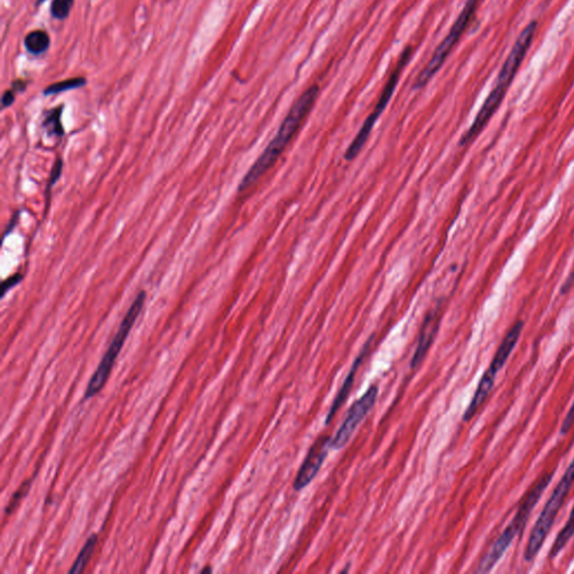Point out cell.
I'll return each instance as SVG.
<instances>
[{
  "mask_svg": "<svg viewBox=\"0 0 574 574\" xmlns=\"http://www.w3.org/2000/svg\"><path fill=\"white\" fill-rule=\"evenodd\" d=\"M319 93H320V88L314 84L312 87L305 90L303 95L298 98L295 103L293 105L290 112L283 120L282 125L279 126L276 135L274 136L273 140L268 144L265 151L262 152V155L258 157L254 165L249 168L243 181L240 182L239 187H238L239 192L248 190L249 187L256 185L257 182L260 181L262 176L265 175L279 161L285 148L290 144L293 137L295 136L304 120L314 107Z\"/></svg>",
  "mask_w": 574,
  "mask_h": 574,
  "instance_id": "1",
  "label": "cell"
},
{
  "mask_svg": "<svg viewBox=\"0 0 574 574\" xmlns=\"http://www.w3.org/2000/svg\"><path fill=\"white\" fill-rule=\"evenodd\" d=\"M536 29H538V22L536 20H533L519 34V39H516L515 44L512 48V52L502 65V70L499 72L496 86L491 90V93L482 105L470 128L467 131L466 134L461 137V146L468 145L472 140H476V137L479 136L480 133L490 121L493 114H496L499 107L504 101L508 89L513 84L521 63L524 61L527 51L530 50L533 39L535 36Z\"/></svg>",
  "mask_w": 574,
  "mask_h": 574,
  "instance_id": "2",
  "label": "cell"
},
{
  "mask_svg": "<svg viewBox=\"0 0 574 574\" xmlns=\"http://www.w3.org/2000/svg\"><path fill=\"white\" fill-rule=\"evenodd\" d=\"M553 474H554V472L544 474L543 477L538 480L535 486L530 489V493L525 497L524 500L519 506V510H517V513L514 516L512 523L505 528L502 535L499 536L496 541L493 542L490 549H488L485 556L480 561L479 566L476 570L477 573H486V572L491 571L500 561V559L502 558L505 552L507 551L510 544L513 543L514 538L523 532L525 525L527 524V521H528L530 514H532V510L534 509L538 500L541 499L544 491L552 481Z\"/></svg>",
  "mask_w": 574,
  "mask_h": 574,
  "instance_id": "3",
  "label": "cell"
},
{
  "mask_svg": "<svg viewBox=\"0 0 574 574\" xmlns=\"http://www.w3.org/2000/svg\"><path fill=\"white\" fill-rule=\"evenodd\" d=\"M574 482V459L564 472L563 477L554 488L552 495L542 509L535 525L533 526L530 538L525 549L524 559L526 562H532L541 551L544 542L547 540L549 530L554 524L555 519L563 506L568 493Z\"/></svg>",
  "mask_w": 574,
  "mask_h": 574,
  "instance_id": "4",
  "label": "cell"
},
{
  "mask_svg": "<svg viewBox=\"0 0 574 574\" xmlns=\"http://www.w3.org/2000/svg\"><path fill=\"white\" fill-rule=\"evenodd\" d=\"M145 301L146 292L145 291H140L137 294L136 298L131 304L128 311L126 313L125 318H124L123 322L120 323L119 329L114 335V340L110 343L108 350H107L102 360H101L100 365L98 366L97 371H95L93 378L90 380L87 390H86V395H84L86 399H93L98 393H100L102 388L105 387L109 376L112 374L116 359L119 356L120 352H121V349L125 345L126 339L128 338L135 322L140 316L142 307L145 305Z\"/></svg>",
  "mask_w": 574,
  "mask_h": 574,
  "instance_id": "5",
  "label": "cell"
},
{
  "mask_svg": "<svg viewBox=\"0 0 574 574\" xmlns=\"http://www.w3.org/2000/svg\"><path fill=\"white\" fill-rule=\"evenodd\" d=\"M523 328H524V322L521 320L517 321L512 326V329L508 331L506 337L504 338V340L500 343V346L497 349L496 354L493 356V361H491L490 365H489L487 371H485V374L480 380L477 390H476L468 408L463 414V422L472 421L474 415L477 414L480 407L483 405L486 399H488V396L490 395L493 385L496 382L497 375L507 363L508 358H509L510 354L515 349L516 345L519 342Z\"/></svg>",
  "mask_w": 574,
  "mask_h": 574,
  "instance_id": "6",
  "label": "cell"
},
{
  "mask_svg": "<svg viewBox=\"0 0 574 574\" xmlns=\"http://www.w3.org/2000/svg\"><path fill=\"white\" fill-rule=\"evenodd\" d=\"M478 3H479V0H467L466 5H465L460 15L455 20V24L452 25L451 29L446 35V39L439 44L427 67H424L422 72L420 73V76L416 78L414 89H423L431 81V79L439 72L441 67H443L444 62L446 61L448 56L450 55L451 51L453 50L457 43L460 41L461 36H462L463 33L468 28L469 24L472 22V17L476 14Z\"/></svg>",
  "mask_w": 574,
  "mask_h": 574,
  "instance_id": "7",
  "label": "cell"
},
{
  "mask_svg": "<svg viewBox=\"0 0 574 574\" xmlns=\"http://www.w3.org/2000/svg\"><path fill=\"white\" fill-rule=\"evenodd\" d=\"M412 54V46H406V48L401 52V58H399V62H397V65H396L393 72L390 74L387 84H386L384 90H382V95H380V100L377 102L376 107H375L373 112L369 114L368 118L366 119L357 136L354 137L352 144L349 145L348 149H347L346 153H345V159L348 161V162L354 161V159L359 155L366 142L368 140L371 131H373L374 126L376 125L377 120L380 117V114L384 112L385 109L387 107L388 102H389L390 99L393 97L396 87H397V84H399V76H401V72L404 70V67H406L407 63L410 62Z\"/></svg>",
  "mask_w": 574,
  "mask_h": 574,
  "instance_id": "8",
  "label": "cell"
},
{
  "mask_svg": "<svg viewBox=\"0 0 574 574\" xmlns=\"http://www.w3.org/2000/svg\"><path fill=\"white\" fill-rule=\"evenodd\" d=\"M377 397H378V387L377 386H371L369 389L366 392L363 397H360L352 408L349 410L348 414L342 425L338 431L335 438L331 439L330 442V448L335 450L342 449L343 446L348 443L349 440L352 438L354 431L359 427L363 418L367 416L369 411L374 407L376 403Z\"/></svg>",
  "mask_w": 574,
  "mask_h": 574,
  "instance_id": "9",
  "label": "cell"
},
{
  "mask_svg": "<svg viewBox=\"0 0 574 574\" xmlns=\"http://www.w3.org/2000/svg\"><path fill=\"white\" fill-rule=\"evenodd\" d=\"M330 442H331V438L328 435H321L315 440L296 474L295 480L293 483L294 490L301 491L316 477L321 466L323 465L326 455L329 453Z\"/></svg>",
  "mask_w": 574,
  "mask_h": 574,
  "instance_id": "10",
  "label": "cell"
},
{
  "mask_svg": "<svg viewBox=\"0 0 574 574\" xmlns=\"http://www.w3.org/2000/svg\"><path fill=\"white\" fill-rule=\"evenodd\" d=\"M439 326H440V309L435 307L432 311H429L425 316L423 326H422L420 337H418V347H416L415 354L413 356L411 361V368L416 369L420 367L429 348L433 345L435 335L438 333Z\"/></svg>",
  "mask_w": 574,
  "mask_h": 574,
  "instance_id": "11",
  "label": "cell"
},
{
  "mask_svg": "<svg viewBox=\"0 0 574 574\" xmlns=\"http://www.w3.org/2000/svg\"><path fill=\"white\" fill-rule=\"evenodd\" d=\"M371 341H373V338H371L368 342L366 343V346L363 347V352H360L359 356H358V357L356 358V360H354V365H352V369H350V371H349L348 376L346 377V380H345V382H343L342 387L340 388L339 393H338L337 397H335V401H333V403H332L331 408H330L329 413H328V416H326V425L331 423L332 420H333V418H335L338 411L340 410L343 403H345V401H347V399H348L349 394H350V392H352L354 378H356V374H357L360 365L363 363V359H365L367 350L371 348Z\"/></svg>",
  "mask_w": 574,
  "mask_h": 574,
  "instance_id": "12",
  "label": "cell"
},
{
  "mask_svg": "<svg viewBox=\"0 0 574 574\" xmlns=\"http://www.w3.org/2000/svg\"><path fill=\"white\" fill-rule=\"evenodd\" d=\"M574 535V506L572 508L571 513H570L569 519L566 521V524L564 525L563 528L560 530L558 536L555 538L554 543H553L552 547H551V551H549V559L552 560V559L556 558L559 554H560L562 551H563L564 547H566V544L569 543L570 540L573 538Z\"/></svg>",
  "mask_w": 574,
  "mask_h": 574,
  "instance_id": "13",
  "label": "cell"
},
{
  "mask_svg": "<svg viewBox=\"0 0 574 574\" xmlns=\"http://www.w3.org/2000/svg\"><path fill=\"white\" fill-rule=\"evenodd\" d=\"M26 50L34 55H39V54L44 53L50 48L51 39L48 34L44 31L31 32L27 34L24 41Z\"/></svg>",
  "mask_w": 574,
  "mask_h": 574,
  "instance_id": "14",
  "label": "cell"
},
{
  "mask_svg": "<svg viewBox=\"0 0 574 574\" xmlns=\"http://www.w3.org/2000/svg\"><path fill=\"white\" fill-rule=\"evenodd\" d=\"M63 106L56 107L45 112L44 120H43V127L48 134L54 137H62L65 135V128L61 123L62 112Z\"/></svg>",
  "mask_w": 574,
  "mask_h": 574,
  "instance_id": "15",
  "label": "cell"
},
{
  "mask_svg": "<svg viewBox=\"0 0 574 574\" xmlns=\"http://www.w3.org/2000/svg\"><path fill=\"white\" fill-rule=\"evenodd\" d=\"M97 535L90 536V538H88L87 543L84 544V547H82L81 552L79 553L76 562H74V564H73L70 571H69L71 574L81 573V572H84V568L87 566V563L89 562L90 558L93 556V552H95V545H97Z\"/></svg>",
  "mask_w": 574,
  "mask_h": 574,
  "instance_id": "16",
  "label": "cell"
},
{
  "mask_svg": "<svg viewBox=\"0 0 574 574\" xmlns=\"http://www.w3.org/2000/svg\"><path fill=\"white\" fill-rule=\"evenodd\" d=\"M86 84H87V80L84 78L67 79L65 81H60L58 84L48 86L46 89H44V95H58V93H65L69 90L79 89V88L84 87Z\"/></svg>",
  "mask_w": 574,
  "mask_h": 574,
  "instance_id": "17",
  "label": "cell"
},
{
  "mask_svg": "<svg viewBox=\"0 0 574 574\" xmlns=\"http://www.w3.org/2000/svg\"><path fill=\"white\" fill-rule=\"evenodd\" d=\"M74 0H53L51 5V15L55 20H65L70 15Z\"/></svg>",
  "mask_w": 574,
  "mask_h": 574,
  "instance_id": "18",
  "label": "cell"
},
{
  "mask_svg": "<svg viewBox=\"0 0 574 574\" xmlns=\"http://www.w3.org/2000/svg\"><path fill=\"white\" fill-rule=\"evenodd\" d=\"M29 488H31V480H27V481L24 482V483L20 486V489L15 493L14 496H13L11 502H9L8 506L6 508V515H11V514L14 513L20 500L26 496V493L29 490Z\"/></svg>",
  "mask_w": 574,
  "mask_h": 574,
  "instance_id": "19",
  "label": "cell"
},
{
  "mask_svg": "<svg viewBox=\"0 0 574 574\" xmlns=\"http://www.w3.org/2000/svg\"><path fill=\"white\" fill-rule=\"evenodd\" d=\"M22 281V274H14L13 276L8 277V279H5L4 281L3 284H1V291H0V295L1 298L7 294L11 288H14L15 286L17 285L20 284V282Z\"/></svg>",
  "mask_w": 574,
  "mask_h": 574,
  "instance_id": "20",
  "label": "cell"
},
{
  "mask_svg": "<svg viewBox=\"0 0 574 574\" xmlns=\"http://www.w3.org/2000/svg\"><path fill=\"white\" fill-rule=\"evenodd\" d=\"M62 170H63V161L61 159H58L54 163L53 168H52V173H51L50 182H48V194L50 192V187L55 185L58 180L61 178Z\"/></svg>",
  "mask_w": 574,
  "mask_h": 574,
  "instance_id": "21",
  "label": "cell"
},
{
  "mask_svg": "<svg viewBox=\"0 0 574 574\" xmlns=\"http://www.w3.org/2000/svg\"><path fill=\"white\" fill-rule=\"evenodd\" d=\"M574 424V401L572 403L571 407H570L569 412L566 414V418H564L563 423H562V427H561L560 433L561 434H566V433L569 432L571 427H573Z\"/></svg>",
  "mask_w": 574,
  "mask_h": 574,
  "instance_id": "22",
  "label": "cell"
},
{
  "mask_svg": "<svg viewBox=\"0 0 574 574\" xmlns=\"http://www.w3.org/2000/svg\"><path fill=\"white\" fill-rule=\"evenodd\" d=\"M15 95H16V93H15L14 90H6L3 95V100H1L3 101V108H8L15 102V98H16Z\"/></svg>",
  "mask_w": 574,
  "mask_h": 574,
  "instance_id": "23",
  "label": "cell"
},
{
  "mask_svg": "<svg viewBox=\"0 0 574 574\" xmlns=\"http://www.w3.org/2000/svg\"><path fill=\"white\" fill-rule=\"evenodd\" d=\"M26 87H27V84H26L24 80H15L11 84V89L14 90L15 93H24L26 90Z\"/></svg>",
  "mask_w": 574,
  "mask_h": 574,
  "instance_id": "24",
  "label": "cell"
},
{
  "mask_svg": "<svg viewBox=\"0 0 574 574\" xmlns=\"http://www.w3.org/2000/svg\"><path fill=\"white\" fill-rule=\"evenodd\" d=\"M573 283H574V268L573 271L571 272V275H570L569 279H566V284H564V286L562 287V291H561V292H562V294H564V293H566V291L569 290L570 287H571V285L573 284Z\"/></svg>",
  "mask_w": 574,
  "mask_h": 574,
  "instance_id": "25",
  "label": "cell"
},
{
  "mask_svg": "<svg viewBox=\"0 0 574 574\" xmlns=\"http://www.w3.org/2000/svg\"><path fill=\"white\" fill-rule=\"evenodd\" d=\"M18 215H20V212H17L16 215H15L14 217H13V219H11V225H9V226L7 227V228H6V229H7V230H6L5 237H6V236H7V234H9V232H13V229H14L15 226H16L17 219H18Z\"/></svg>",
  "mask_w": 574,
  "mask_h": 574,
  "instance_id": "26",
  "label": "cell"
},
{
  "mask_svg": "<svg viewBox=\"0 0 574 574\" xmlns=\"http://www.w3.org/2000/svg\"><path fill=\"white\" fill-rule=\"evenodd\" d=\"M206 571L210 572V571H211V569H210V568H208V569H206H206L203 570V572H206Z\"/></svg>",
  "mask_w": 574,
  "mask_h": 574,
  "instance_id": "27",
  "label": "cell"
}]
</instances>
